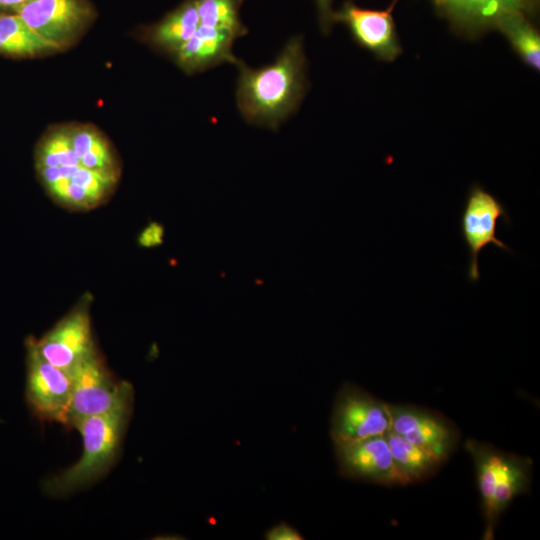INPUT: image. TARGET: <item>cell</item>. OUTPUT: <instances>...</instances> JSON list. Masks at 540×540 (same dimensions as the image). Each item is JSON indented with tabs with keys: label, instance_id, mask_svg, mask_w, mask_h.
Listing matches in <instances>:
<instances>
[{
	"label": "cell",
	"instance_id": "obj_1",
	"mask_svg": "<svg viewBox=\"0 0 540 540\" xmlns=\"http://www.w3.org/2000/svg\"><path fill=\"white\" fill-rule=\"evenodd\" d=\"M236 105L243 119L276 131L299 108L307 89L301 36L291 37L275 59L253 68L237 64Z\"/></svg>",
	"mask_w": 540,
	"mask_h": 540
},
{
	"label": "cell",
	"instance_id": "obj_2",
	"mask_svg": "<svg viewBox=\"0 0 540 540\" xmlns=\"http://www.w3.org/2000/svg\"><path fill=\"white\" fill-rule=\"evenodd\" d=\"M133 391L122 397L111 409L73 424L83 440L79 460L47 480L44 489L52 496L71 493L99 478L113 463L131 414Z\"/></svg>",
	"mask_w": 540,
	"mask_h": 540
},
{
	"label": "cell",
	"instance_id": "obj_3",
	"mask_svg": "<svg viewBox=\"0 0 540 540\" xmlns=\"http://www.w3.org/2000/svg\"><path fill=\"white\" fill-rule=\"evenodd\" d=\"M465 449L473 461L481 496L483 539H493L500 515L516 496L528 491L533 462L529 457L475 439H468Z\"/></svg>",
	"mask_w": 540,
	"mask_h": 540
},
{
	"label": "cell",
	"instance_id": "obj_4",
	"mask_svg": "<svg viewBox=\"0 0 540 540\" xmlns=\"http://www.w3.org/2000/svg\"><path fill=\"white\" fill-rule=\"evenodd\" d=\"M390 428L389 404L356 384L344 383L340 387L330 418L333 444L385 435Z\"/></svg>",
	"mask_w": 540,
	"mask_h": 540
},
{
	"label": "cell",
	"instance_id": "obj_5",
	"mask_svg": "<svg viewBox=\"0 0 540 540\" xmlns=\"http://www.w3.org/2000/svg\"><path fill=\"white\" fill-rule=\"evenodd\" d=\"M26 345V396L30 407L44 420L68 425L72 395L70 376L39 353L33 338H29Z\"/></svg>",
	"mask_w": 540,
	"mask_h": 540
},
{
	"label": "cell",
	"instance_id": "obj_6",
	"mask_svg": "<svg viewBox=\"0 0 540 540\" xmlns=\"http://www.w3.org/2000/svg\"><path fill=\"white\" fill-rule=\"evenodd\" d=\"M72 383L68 425L104 413L133 391L128 382H116L97 353L80 361L69 373Z\"/></svg>",
	"mask_w": 540,
	"mask_h": 540
},
{
	"label": "cell",
	"instance_id": "obj_7",
	"mask_svg": "<svg viewBox=\"0 0 540 540\" xmlns=\"http://www.w3.org/2000/svg\"><path fill=\"white\" fill-rule=\"evenodd\" d=\"M500 218L509 222L505 206L480 184H473L469 188L460 222L462 238L469 251L468 279L470 282L479 281L478 256L489 244L512 252L496 236Z\"/></svg>",
	"mask_w": 540,
	"mask_h": 540
},
{
	"label": "cell",
	"instance_id": "obj_8",
	"mask_svg": "<svg viewBox=\"0 0 540 540\" xmlns=\"http://www.w3.org/2000/svg\"><path fill=\"white\" fill-rule=\"evenodd\" d=\"M398 0H393L386 9H369L346 1L333 12V23H342L354 42L378 60L394 61L402 53L393 10Z\"/></svg>",
	"mask_w": 540,
	"mask_h": 540
},
{
	"label": "cell",
	"instance_id": "obj_9",
	"mask_svg": "<svg viewBox=\"0 0 540 540\" xmlns=\"http://www.w3.org/2000/svg\"><path fill=\"white\" fill-rule=\"evenodd\" d=\"M14 13L62 50L81 33L92 10L84 0H27Z\"/></svg>",
	"mask_w": 540,
	"mask_h": 540
},
{
	"label": "cell",
	"instance_id": "obj_10",
	"mask_svg": "<svg viewBox=\"0 0 540 540\" xmlns=\"http://www.w3.org/2000/svg\"><path fill=\"white\" fill-rule=\"evenodd\" d=\"M391 428L409 442L447 460L460 439V431L447 417L414 405H391Z\"/></svg>",
	"mask_w": 540,
	"mask_h": 540
},
{
	"label": "cell",
	"instance_id": "obj_11",
	"mask_svg": "<svg viewBox=\"0 0 540 540\" xmlns=\"http://www.w3.org/2000/svg\"><path fill=\"white\" fill-rule=\"evenodd\" d=\"M34 344L48 362L69 375L80 361L96 352L88 303L76 306Z\"/></svg>",
	"mask_w": 540,
	"mask_h": 540
},
{
	"label": "cell",
	"instance_id": "obj_12",
	"mask_svg": "<svg viewBox=\"0 0 540 540\" xmlns=\"http://www.w3.org/2000/svg\"><path fill=\"white\" fill-rule=\"evenodd\" d=\"M341 476L385 486L401 485L385 435L334 444Z\"/></svg>",
	"mask_w": 540,
	"mask_h": 540
},
{
	"label": "cell",
	"instance_id": "obj_13",
	"mask_svg": "<svg viewBox=\"0 0 540 540\" xmlns=\"http://www.w3.org/2000/svg\"><path fill=\"white\" fill-rule=\"evenodd\" d=\"M438 12L459 33L476 37L492 29L512 14L531 16L538 0H431Z\"/></svg>",
	"mask_w": 540,
	"mask_h": 540
},
{
	"label": "cell",
	"instance_id": "obj_14",
	"mask_svg": "<svg viewBox=\"0 0 540 540\" xmlns=\"http://www.w3.org/2000/svg\"><path fill=\"white\" fill-rule=\"evenodd\" d=\"M235 40L228 32L200 25L172 55L175 63L187 74L203 72L225 63L237 66L240 59L232 51Z\"/></svg>",
	"mask_w": 540,
	"mask_h": 540
},
{
	"label": "cell",
	"instance_id": "obj_15",
	"mask_svg": "<svg viewBox=\"0 0 540 540\" xmlns=\"http://www.w3.org/2000/svg\"><path fill=\"white\" fill-rule=\"evenodd\" d=\"M401 486L432 476L446 461L389 430L385 434Z\"/></svg>",
	"mask_w": 540,
	"mask_h": 540
},
{
	"label": "cell",
	"instance_id": "obj_16",
	"mask_svg": "<svg viewBox=\"0 0 540 540\" xmlns=\"http://www.w3.org/2000/svg\"><path fill=\"white\" fill-rule=\"evenodd\" d=\"M200 26L196 0H186L153 26L147 38L154 47L173 54Z\"/></svg>",
	"mask_w": 540,
	"mask_h": 540
},
{
	"label": "cell",
	"instance_id": "obj_17",
	"mask_svg": "<svg viewBox=\"0 0 540 540\" xmlns=\"http://www.w3.org/2000/svg\"><path fill=\"white\" fill-rule=\"evenodd\" d=\"M61 49L34 32L16 13H0V54L31 58Z\"/></svg>",
	"mask_w": 540,
	"mask_h": 540
},
{
	"label": "cell",
	"instance_id": "obj_18",
	"mask_svg": "<svg viewBox=\"0 0 540 540\" xmlns=\"http://www.w3.org/2000/svg\"><path fill=\"white\" fill-rule=\"evenodd\" d=\"M73 149L84 168L118 173V165L108 141L90 126H77L68 129Z\"/></svg>",
	"mask_w": 540,
	"mask_h": 540
},
{
	"label": "cell",
	"instance_id": "obj_19",
	"mask_svg": "<svg viewBox=\"0 0 540 540\" xmlns=\"http://www.w3.org/2000/svg\"><path fill=\"white\" fill-rule=\"evenodd\" d=\"M500 31L520 60L535 71L540 69V34L524 14H512L499 22Z\"/></svg>",
	"mask_w": 540,
	"mask_h": 540
},
{
	"label": "cell",
	"instance_id": "obj_20",
	"mask_svg": "<svg viewBox=\"0 0 540 540\" xmlns=\"http://www.w3.org/2000/svg\"><path fill=\"white\" fill-rule=\"evenodd\" d=\"M241 0H196L201 26L230 33L236 39L247 34L239 17Z\"/></svg>",
	"mask_w": 540,
	"mask_h": 540
},
{
	"label": "cell",
	"instance_id": "obj_21",
	"mask_svg": "<svg viewBox=\"0 0 540 540\" xmlns=\"http://www.w3.org/2000/svg\"><path fill=\"white\" fill-rule=\"evenodd\" d=\"M36 168L82 166L71 143L68 129L47 133L36 149Z\"/></svg>",
	"mask_w": 540,
	"mask_h": 540
},
{
	"label": "cell",
	"instance_id": "obj_22",
	"mask_svg": "<svg viewBox=\"0 0 540 540\" xmlns=\"http://www.w3.org/2000/svg\"><path fill=\"white\" fill-rule=\"evenodd\" d=\"M165 230L162 224L152 221L148 223L138 236V244L144 248L160 246L164 241Z\"/></svg>",
	"mask_w": 540,
	"mask_h": 540
},
{
	"label": "cell",
	"instance_id": "obj_23",
	"mask_svg": "<svg viewBox=\"0 0 540 540\" xmlns=\"http://www.w3.org/2000/svg\"><path fill=\"white\" fill-rule=\"evenodd\" d=\"M267 540H302V534L287 522H280L272 526L265 533Z\"/></svg>",
	"mask_w": 540,
	"mask_h": 540
},
{
	"label": "cell",
	"instance_id": "obj_24",
	"mask_svg": "<svg viewBox=\"0 0 540 540\" xmlns=\"http://www.w3.org/2000/svg\"><path fill=\"white\" fill-rule=\"evenodd\" d=\"M322 32L328 34L333 24L332 0H315Z\"/></svg>",
	"mask_w": 540,
	"mask_h": 540
},
{
	"label": "cell",
	"instance_id": "obj_25",
	"mask_svg": "<svg viewBox=\"0 0 540 540\" xmlns=\"http://www.w3.org/2000/svg\"><path fill=\"white\" fill-rule=\"evenodd\" d=\"M27 0H0V13H14Z\"/></svg>",
	"mask_w": 540,
	"mask_h": 540
},
{
	"label": "cell",
	"instance_id": "obj_26",
	"mask_svg": "<svg viewBox=\"0 0 540 540\" xmlns=\"http://www.w3.org/2000/svg\"><path fill=\"white\" fill-rule=\"evenodd\" d=\"M242 1V0H241Z\"/></svg>",
	"mask_w": 540,
	"mask_h": 540
}]
</instances>
